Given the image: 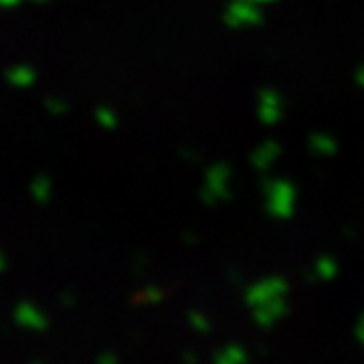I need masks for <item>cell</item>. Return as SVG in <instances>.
Segmentation results:
<instances>
[{
    "label": "cell",
    "instance_id": "cell-1",
    "mask_svg": "<svg viewBox=\"0 0 364 364\" xmlns=\"http://www.w3.org/2000/svg\"><path fill=\"white\" fill-rule=\"evenodd\" d=\"M266 198H268V211L274 218H290L294 209L296 191L288 180H274L268 182L266 187Z\"/></svg>",
    "mask_w": 364,
    "mask_h": 364
},
{
    "label": "cell",
    "instance_id": "cell-2",
    "mask_svg": "<svg viewBox=\"0 0 364 364\" xmlns=\"http://www.w3.org/2000/svg\"><path fill=\"white\" fill-rule=\"evenodd\" d=\"M285 292H288V283H285L283 279H279V277H270V279L255 283L252 288L248 290V294H246V301L252 307H259V305H266L270 301L283 299Z\"/></svg>",
    "mask_w": 364,
    "mask_h": 364
},
{
    "label": "cell",
    "instance_id": "cell-3",
    "mask_svg": "<svg viewBox=\"0 0 364 364\" xmlns=\"http://www.w3.org/2000/svg\"><path fill=\"white\" fill-rule=\"evenodd\" d=\"M228 178H230V171L228 167L224 165H215L209 176H206V189L202 191V198L206 202H218V200H224L228 198Z\"/></svg>",
    "mask_w": 364,
    "mask_h": 364
},
{
    "label": "cell",
    "instance_id": "cell-4",
    "mask_svg": "<svg viewBox=\"0 0 364 364\" xmlns=\"http://www.w3.org/2000/svg\"><path fill=\"white\" fill-rule=\"evenodd\" d=\"M283 314H285V301L283 299H277V301H270L266 305L255 307V321L264 327L277 323Z\"/></svg>",
    "mask_w": 364,
    "mask_h": 364
},
{
    "label": "cell",
    "instance_id": "cell-5",
    "mask_svg": "<svg viewBox=\"0 0 364 364\" xmlns=\"http://www.w3.org/2000/svg\"><path fill=\"white\" fill-rule=\"evenodd\" d=\"M259 114L266 123H274L281 117V99L274 92H264L262 95V108H259Z\"/></svg>",
    "mask_w": 364,
    "mask_h": 364
},
{
    "label": "cell",
    "instance_id": "cell-6",
    "mask_svg": "<svg viewBox=\"0 0 364 364\" xmlns=\"http://www.w3.org/2000/svg\"><path fill=\"white\" fill-rule=\"evenodd\" d=\"M277 156H279V145H277V143H268V145L259 147V149L255 151L252 161H255V165H257L259 169H266V167H270V163L277 159Z\"/></svg>",
    "mask_w": 364,
    "mask_h": 364
},
{
    "label": "cell",
    "instance_id": "cell-7",
    "mask_svg": "<svg viewBox=\"0 0 364 364\" xmlns=\"http://www.w3.org/2000/svg\"><path fill=\"white\" fill-rule=\"evenodd\" d=\"M309 145H311V149H314L316 154H333L336 151V143L329 136H325V134H314V136H311V141H309Z\"/></svg>",
    "mask_w": 364,
    "mask_h": 364
},
{
    "label": "cell",
    "instance_id": "cell-8",
    "mask_svg": "<svg viewBox=\"0 0 364 364\" xmlns=\"http://www.w3.org/2000/svg\"><path fill=\"white\" fill-rule=\"evenodd\" d=\"M244 362H246V355L240 347H228L218 360V364H244Z\"/></svg>",
    "mask_w": 364,
    "mask_h": 364
},
{
    "label": "cell",
    "instance_id": "cell-9",
    "mask_svg": "<svg viewBox=\"0 0 364 364\" xmlns=\"http://www.w3.org/2000/svg\"><path fill=\"white\" fill-rule=\"evenodd\" d=\"M336 264L331 262L329 257H321V262L316 264V272H318V277L321 279H331L333 274H336Z\"/></svg>",
    "mask_w": 364,
    "mask_h": 364
},
{
    "label": "cell",
    "instance_id": "cell-10",
    "mask_svg": "<svg viewBox=\"0 0 364 364\" xmlns=\"http://www.w3.org/2000/svg\"><path fill=\"white\" fill-rule=\"evenodd\" d=\"M259 16L252 9H235V16L230 18L232 24H246V22H257Z\"/></svg>",
    "mask_w": 364,
    "mask_h": 364
},
{
    "label": "cell",
    "instance_id": "cell-11",
    "mask_svg": "<svg viewBox=\"0 0 364 364\" xmlns=\"http://www.w3.org/2000/svg\"><path fill=\"white\" fill-rule=\"evenodd\" d=\"M355 336L364 343V314L360 316V323H358V327H355Z\"/></svg>",
    "mask_w": 364,
    "mask_h": 364
},
{
    "label": "cell",
    "instance_id": "cell-12",
    "mask_svg": "<svg viewBox=\"0 0 364 364\" xmlns=\"http://www.w3.org/2000/svg\"><path fill=\"white\" fill-rule=\"evenodd\" d=\"M191 321H193V325H196V327H200L202 331H204L206 327H209V325H206V321H204L202 316H196V314H191Z\"/></svg>",
    "mask_w": 364,
    "mask_h": 364
},
{
    "label": "cell",
    "instance_id": "cell-13",
    "mask_svg": "<svg viewBox=\"0 0 364 364\" xmlns=\"http://www.w3.org/2000/svg\"><path fill=\"white\" fill-rule=\"evenodd\" d=\"M355 82H358L360 86H364V66L355 73Z\"/></svg>",
    "mask_w": 364,
    "mask_h": 364
}]
</instances>
